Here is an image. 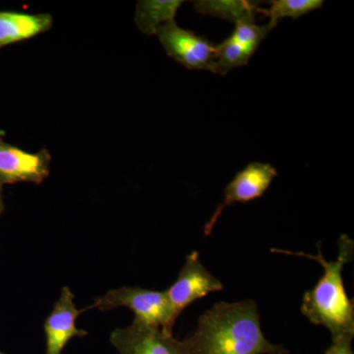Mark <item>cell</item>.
Masks as SVG:
<instances>
[{
  "instance_id": "cell-1",
  "label": "cell",
  "mask_w": 354,
  "mask_h": 354,
  "mask_svg": "<svg viewBox=\"0 0 354 354\" xmlns=\"http://www.w3.org/2000/svg\"><path fill=\"white\" fill-rule=\"evenodd\" d=\"M184 354H288L281 344L266 339L254 300L218 302L198 319L196 330L186 337Z\"/></svg>"
},
{
  "instance_id": "cell-2",
  "label": "cell",
  "mask_w": 354,
  "mask_h": 354,
  "mask_svg": "<svg viewBox=\"0 0 354 354\" xmlns=\"http://www.w3.org/2000/svg\"><path fill=\"white\" fill-rule=\"evenodd\" d=\"M321 243L317 255L292 252L283 249H271L272 252L298 256L316 261L322 266V278L302 297L301 313L314 325L324 326L329 330L332 339L351 335L354 337V304L348 297L342 279L344 266L353 259L354 241L348 234H342L337 241V260L324 258Z\"/></svg>"
},
{
  "instance_id": "cell-3",
  "label": "cell",
  "mask_w": 354,
  "mask_h": 354,
  "mask_svg": "<svg viewBox=\"0 0 354 354\" xmlns=\"http://www.w3.org/2000/svg\"><path fill=\"white\" fill-rule=\"evenodd\" d=\"M127 307L136 320L172 332L178 314L171 306L165 291L146 290L138 286H122L95 298L90 309L102 312Z\"/></svg>"
},
{
  "instance_id": "cell-4",
  "label": "cell",
  "mask_w": 354,
  "mask_h": 354,
  "mask_svg": "<svg viewBox=\"0 0 354 354\" xmlns=\"http://www.w3.org/2000/svg\"><path fill=\"white\" fill-rule=\"evenodd\" d=\"M156 35L167 55L186 68L211 71L216 46L204 37L183 29L174 21L158 27Z\"/></svg>"
},
{
  "instance_id": "cell-5",
  "label": "cell",
  "mask_w": 354,
  "mask_h": 354,
  "mask_svg": "<svg viewBox=\"0 0 354 354\" xmlns=\"http://www.w3.org/2000/svg\"><path fill=\"white\" fill-rule=\"evenodd\" d=\"M111 342L120 354H184L174 333L136 319L128 327L114 330Z\"/></svg>"
},
{
  "instance_id": "cell-6",
  "label": "cell",
  "mask_w": 354,
  "mask_h": 354,
  "mask_svg": "<svg viewBox=\"0 0 354 354\" xmlns=\"http://www.w3.org/2000/svg\"><path fill=\"white\" fill-rule=\"evenodd\" d=\"M223 290V283L204 267L199 253L193 251L186 258L174 285L165 293L178 315L184 309L209 293Z\"/></svg>"
},
{
  "instance_id": "cell-7",
  "label": "cell",
  "mask_w": 354,
  "mask_h": 354,
  "mask_svg": "<svg viewBox=\"0 0 354 354\" xmlns=\"http://www.w3.org/2000/svg\"><path fill=\"white\" fill-rule=\"evenodd\" d=\"M276 167L264 162H250L245 169L237 172L225 189V199L205 225V235L211 234L216 221L223 209L234 203H248L264 195L272 180L278 176Z\"/></svg>"
},
{
  "instance_id": "cell-8",
  "label": "cell",
  "mask_w": 354,
  "mask_h": 354,
  "mask_svg": "<svg viewBox=\"0 0 354 354\" xmlns=\"http://www.w3.org/2000/svg\"><path fill=\"white\" fill-rule=\"evenodd\" d=\"M50 153H29L0 139V186L17 183L41 184L50 172Z\"/></svg>"
},
{
  "instance_id": "cell-9",
  "label": "cell",
  "mask_w": 354,
  "mask_h": 354,
  "mask_svg": "<svg viewBox=\"0 0 354 354\" xmlns=\"http://www.w3.org/2000/svg\"><path fill=\"white\" fill-rule=\"evenodd\" d=\"M74 295L65 286L59 299L44 322L46 333V354H62L70 339L75 337H85L88 333L77 328L76 320L84 310L76 308Z\"/></svg>"
},
{
  "instance_id": "cell-10",
  "label": "cell",
  "mask_w": 354,
  "mask_h": 354,
  "mask_svg": "<svg viewBox=\"0 0 354 354\" xmlns=\"http://www.w3.org/2000/svg\"><path fill=\"white\" fill-rule=\"evenodd\" d=\"M53 24L50 14L0 11V48L35 38L50 30Z\"/></svg>"
},
{
  "instance_id": "cell-11",
  "label": "cell",
  "mask_w": 354,
  "mask_h": 354,
  "mask_svg": "<svg viewBox=\"0 0 354 354\" xmlns=\"http://www.w3.org/2000/svg\"><path fill=\"white\" fill-rule=\"evenodd\" d=\"M181 0H142L138 1L135 22L140 31L147 36L156 35L158 27L174 21Z\"/></svg>"
},
{
  "instance_id": "cell-12",
  "label": "cell",
  "mask_w": 354,
  "mask_h": 354,
  "mask_svg": "<svg viewBox=\"0 0 354 354\" xmlns=\"http://www.w3.org/2000/svg\"><path fill=\"white\" fill-rule=\"evenodd\" d=\"M257 7L255 2L242 0H201L194 4L196 12L232 21L234 24L254 20Z\"/></svg>"
},
{
  "instance_id": "cell-13",
  "label": "cell",
  "mask_w": 354,
  "mask_h": 354,
  "mask_svg": "<svg viewBox=\"0 0 354 354\" xmlns=\"http://www.w3.org/2000/svg\"><path fill=\"white\" fill-rule=\"evenodd\" d=\"M253 53L247 50L232 36L216 46L215 62L212 66L211 72L218 75H227L232 69L248 64L249 59Z\"/></svg>"
},
{
  "instance_id": "cell-14",
  "label": "cell",
  "mask_w": 354,
  "mask_h": 354,
  "mask_svg": "<svg viewBox=\"0 0 354 354\" xmlns=\"http://www.w3.org/2000/svg\"><path fill=\"white\" fill-rule=\"evenodd\" d=\"M269 8H256V13L270 18L271 22L278 24L279 20L290 17L293 19L306 15L307 13L323 6V0H272Z\"/></svg>"
},
{
  "instance_id": "cell-15",
  "label": "cell",
  "mask_w": 354,
  "mask_h": 354,
  "mask_svg": "<svg viewBox=\"0 0 354 354\" xmlns=\"http://www.w3.org/2000/svg\"><path fill=\"white\" fill-rule=\"evenodd\" d=\"M277 25V23L271 21L265 26L256 25L254 20L242 21L235 24V30L232 37L254 55L260 44Z\"/></svg>"
},
{
  "instance_id": "cell-16",
  "label": "cell",
  "mask_w": 354,
  "mask_h": 354,
  "mask_svg": "<svg viewBox=\"0 0 354 354\" xmlns=\"http://www.w3.org/2000/svg\"><path fill=\"white\" fill-rule=\"evenodd\" d=\"M353 339V337L351 335L332 339V344L326 351L325 354H354L351 346Z\"/></svg>"
},
{
  "instance_id": "cell-17",
  "label": "cell",
  "mask_w": 354,
  "mask_h": 354,
  "mask_svg": "<svg viewBox=\"0 0 354 354\" xmlns=\"http://www.w3.org/2000/svg\"><path fill=\"white\" fill-rule=\"evenodd\" d=\"M4 211L3 197H2L1 186H0V216Z\"/></svg>"
},
{
  "instance_id": "cell-18",
  "label": "cell",
  "mask_w": 354,
  "mask_h": 354,
  "mask_svg": "<svg viewBox=\"0 0 354 354\" xmlns=\"http://www.w3.org/2000/svg\"><path fill=\"white\" fill-rule=\"evenodd\" d=\"M0 354H4V353H0Z\"/></svg>"
}]
</instances>
